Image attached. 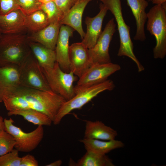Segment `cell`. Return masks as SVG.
<instances>
[{"label": "cell", "instance_id": "cell-20", "mask_svg": "<svg viewBox=\"0 0 166 166\" xmlns=\"http://www.w3.org/2000/svg\"><path fill=\"white\" fill-rule=\"evenodd\" d=\"M84 145L86 151L105 155L111 151L124 147L122 141L114 139L104 141L97 139L84 138L80 140Z\"/></svg>", "mask_w": 166, "mask_h": 166}, {"label": "cell", "instance_id": "cell-25", "mask_svg": "<svg viewBox=\"0 0 166 166\" xmlns=\"http://www.w3.org/2000/svg\"><path fill=\"white\" fill-rule=\"evenodd\" d=\"M16 141L14 137L6 131H0V156L11 151Z\"/></svg>", "mask_w": 166, "mask_h": 166}, {"label": "cell", "instance_id": "cell-22", "mask_svg": "<svg viewBox=\"0 0 166 166\" xmlns=\"http://www.w3.org/2000/svg\"><path fill=\"white\" fill-rule=\"evenodd\" d=\"M7 115L9 116H21L28 121L38 126H50L53 123L52 121L46 115L34 109H23L8 111Z\"/></svg>", "mask_w": 166, "mask_h": 166}, {"label": "cell", "instance_id": "cell-8", "mask_svg": "<svg viewBox=\"0 0 166 166\" xmlns=\"http://www.w3.org/2000/svg\"><path fill=\"white\" fill-rule=\"evenodd\" d=\"M19 66L20 85L51 91L42 67L32 53Z\"/></svg>", "mask_w": 166, "mask_h": 166}, {"label": "cell", "instance_id": "cell-12", "mask_svg": "<svg viewBox=\"0 0 166 166\" xmlns=\"http://www.w3.org/2000/svg\"><path fill=\"white\" fill-rule=\"evenodd\" d=\"M74 30L69 26L61 25L55 49L56 61L61 69L66 73L70 72L69 39L73 35Z\"/></svg>", "mask_w": 166, "mask_h": 166}, {"label": "cell", "instance_id": "cell-21", "mask_svg": "<svg viewBox=\"0 0 166 166\" xmlns=\"http://www.w3.org/2000/svg\"><path fill=\"white\" fill-rule=\"evenodd\" d=\"M29 45L32 53L42 68L53 67L56 62L55 50L34 42L29 41Z\"/></svg>", "mask_w": 166, "mask_h": 166}, {"label": "cell", "instance_id": "cell-39", "mask_svg": "<svg viewBox=\"0 0 166 166\" xmlns=\"http://www.w3.org/2000/svg\"></svg>", "mask_w": 166, "mask_h": 166}, {"label": "cell", "instance_id": "cell-1", "mask_svg": "<svg viewBox=\"0 0 166 166\" xmlns=\"http://www.w3.org/2000/svg\"><path fill=\"white\" fill-rule=\"evenodd\" d=\"M66 100L52 91H43L21 85L13 88L2 100L8 111L32 109L41 112L54 120Z\"/></svg>", "mask_w": 166, "mask_h": 166}, {"label": "cell", "instance_id": "cell-29", "mask_svg": "<svg viewBox=\"0 0 166 166\" xmlns=\"http://www.w3.org/2000/svg\"><path fill=\"white\" fill-rule=\"evenodd\" d=\"M20 9L17 0H0V14H5Z\"/></svg>", "mask_w": 166, "mask_h": 166}, {"label": "cell", "instance_id": "cell-4", "mask_svg": "<svg viewBox=\"0 0 166 166\" xmlns=\"http://www.w3.org/2000/svg\"><path fill=\"white\" fill-rule=\"evenodd\" d=\"M99 0L114 15L117 23L120 39V46L117 56L129 57L136 63L139 72L143 71L144 69V67L133 52V45L130 35V27L124 20L121 0Z\"/></svg>", "mask_w": 166, "mask_h": 166}, {"label": "cell", "instance_id": "cell-16", "mask_svg": "<svg viewBox=\"0 0 166 166\" xmlns=\"http://www.w3.org/2000/svg\"><path fill=\"white\" fill-rule=\"evenodd\" d=\"M20 85L19 66L10 64L0 67V102L10 90Z\"/></svg>", "mask_w": 166, "mask_h": 166}, {"label": "cell", "instance_id": "cell-6", "mask_svg": "<svg viewBox=\"0 0 166 166\" xmlns=\"http://www.w3.org/2000/svg\"><path fill=\"white\" fill-rule=\"evenodd\" d=\"M42 68L51 91L66 101L74 97L73 84L78 80L77 76L71 72L66 73L63 71L57 61L52 68Z\"/></svg>", "mask_w": 166, "mask_h": 166}, {"label": "cell", "instance_id": "cell-15", "mask_svg": "<svg viewBox=\"0 0 166 166\" xmlns=\"http://www.w3.org/2000/svg\"><path fill=\"white\" fill-rule=\"evenodd\" d=\"M61 25L60 20L52 21L43 29L27 35L29 41L40 43L55 50Z\"/></svg>", "mask_w": 166, "mask_h": 166}, {"label": "cell", "instance_id": "cell-10", "mask_svg": "<svg viewBox=\"0 0 166 166\" xmlns=\"http://www.w3.org/2000/svg\"><path fill=\"white\" fill-rule=\"evenodd\" d=\"M121 69L120 65L112 62L92 64L79 78L76 85L87 87L102 82Z\"/></svg>", "mask_w": 166, "mask_h": 166}, {"label": "cell", "instance_id": "cell-19", "mask_svg": "<svg viewBox=\"0 0 166 166\" xmlns=\"http://www.w3.org/2000/svg\"><path fill=\"white\" fill-rule=\"evenodd\" d=\"M117 135L116 130L101 121H86L84 138L109 140L114 139Z\"/></svg>", "mask_w": 166, "mask_h": 166}, {"label": "cell", "instance_id": "cell-14", "mask_svg": "<svg viewBox=\"0 0 166 166\" xmlns=\"http://www.w3.org/2000/svg\"><path fill=\"white\" fill-rule=\"evenodd\" d=\"M26 15L20 9L0 14V30L2 34L26 33Z\"/></svg>", "mask_w": 166, "mask_h": 166}, {"label": "cell", "instance_id": "cell-38", "mask_svg": "<svg viewBox=\"0 0 166 166\" xmlns=\"http://www.w3.org/2000/svg\"><path fill=\"white\" fill-rule=\"evenodd\" d=\"M54 0H53V1H54Z\"/></svg>", "mask_w": 166, "mask_h": 166}, {"label": "cell", "instance_id": "cell-24", "mask_svg": "<svg viewBox=\"0 0 166 166\" xmlns=\"http://www.w3.org/2000/svg\"><path fill=\"white\" fill-rule=\"evenodd\" d=\"M76 166H114L112 160L105 155L87 152L74 164Z\"/></svg>", "mask_w": 166, "mask_h": 166}, {"label": "cell", "instance_id": "cell-35", "mask_svg": "<svg viewBox=\"0 0 166 166\" xmlns=\"http://www.w3.org/2000/svg\"><path fill=\"white\" fill-rule=\"evenodd\" d=\"M39 1L42 3L44 4L47 3L50 1H53V0H38Z\"/></svg>", "mask_w": 166, "mask_h": 166}, {"label": "cell", "instance_id": "cell-3", "mask_svg": "<svg viewBox=\"0 0 166 166\" xmlns=\"http://www.w3.org/2000/svg\"><path fill=\"white\" fill-rule=\"evenodd\" d=\"M115 87L111 80L87 87L74 86L75 95L70 99L66 101L61 105L53 123L59 124L62 118L72 111L81 108L101 93L105 91H111Z\"/></svg>", "mask_w": 166, "mask_h": 166}, {"label": "cell", "instance_id": "cell-36", "mask_svg": "<svg viewBox=\"0 0 166 166\" xmlns=\"http://www.w3.org/2000/svg\"><path fill=\"white\" fill-rule=\"evenodd\" d=\"M2 33H1V31L0 30V38H1V37L2 36Z\"/></svg>", "mask_w": 166, "mask_h": 166}, {"label": "cell", "instance_id": "cell-7", "mask_svg": "<svg viewBox=\"0 0 166 166\" xmlns=\"http://www.w3.org/2000/svg\"><path fill=\"white\" fill-rule=\"evenodd\" d=\"M5 131L11 134L16 141L14 148L19 152H29L35 149L43 138L44 130L43 126L39 125L29 132L23 131L19 127L13 124V119H4Z\"/></svg>", "mask_w": 166, "mask_h": 166}, {"label": "cell", "instance_id": "cell-30", "mask_svg": "<svg viewBox=\"0 0 166 166\" xmlns=\"http://www.w3.org/2000/svg\"><path fill=\"white\" fill-rule=\"evenodd\" d=\"M78 0H54L53 1L62 17L68 11Z\"/></svg>", "mask_w": 166, "mask_h": 166}, {"label": "cell", "instance_id": "cell-13", "mask_svg": "<svg viewBox=\"0 0 166 166\" xmlns=\"http://www.w3.org/2000/svg\"><path fill=\"white\" fill-rule=\"evenodd\" d=\"M99 8V12L95 16H87L85 19L87 31L81 42L88 49L94 46L102 32L103 20L108 10L102 3L100 4Z\"/></svg>", "mask_w": 166, "mask_h": 166}, {"label": "cell", "instance_id": "cell-34", "mask_svg": "<svg viewBox=\"0 0 166 166\" xmlns=\"http://www.w3.org/2000/svg\"><path fill=\"white\" fill-rule=\"evenodd\" d=\"M152 3L155 5H161L164 2H166V0H151Z\"/></svg>", "mask_w": 166, "mask_h": 166}, {"label": "cell", "instance_id": "cell-11", "mask_svg": "<svg viewBox=\"0 0 166 166\" xmlns=\"http://www.w3.org/2000/svg\"><path fill=\"white\" fill-rule=\"evenodd\" d=\"M70 72L79 78L91 65L88 49L81 42L69 46Z\"/></svg>", "mask_w": 166, "mask_h": 166}, {"label": "cell", "instance_id": "cell-9", "mask_svg": "<svg viewBox=\"0 0 166 166\" xmlns=\"http://www.w3.org/2000/svg\"><path fill=\"white\" fill-rule=\"evenodd\" d=\"M114 21L113 18L109 20L95 45L93 47L88 49L91 65L111 62L109 53V47L113 35L116 31V25Z\"/></svg>", "mask_w": 166, "mask_h": 166}, {"label": "cell", "instance_id": "cell-32", "mask_svg": "<svg viewBox=\"0 0 166 166\" xmlns=\"http://www.w3.org/2000/svg\"><path fill=\"white\" fill-rule=\"evenodd\" d=\"M62 164V161L61 160H57L49 164L46 165V166H60Z\"/></svg>", "mask_w": 166, "mask_h": 166}, {"label": "cell", "instance_id": "cell-27", "mask_svg": "<svg viewBox=\"0 0 166 166\" xmlns=\"http://www.w3.org/2000/svg\"><path fill=\"white\" fill-rule=\"evenodd\" d=\"M16 149L0 156V166H20L21 157Z\"/></svg>", "mask_w": 166, "mask_h": 166}, {"label": "cell", "instance_id": "cell-31", "mask_svg": "<svg viewBox=\"0 0 166 166\" xmlns=\"http://www.w3.org/2000/svg\"><path fill=\"white\" fill-rule=\"evenodd\" d=\"M38 162L35 157L30 154H27L21 157L20 166H38Z\"/></svg>", "mask_w": 166, "mask_h": 166}, {"label": "cell", "instance_id": "cell-33", "mask_svg": "<svg viewBox=\"0 0 166 166\" xmlns=\"http://www.w3.org/2000/svg\"><path fill=\"white\" fill-rule=\"evenodd\" d=\"M5 131V125L3 117L0 116V131Z\"/></svg>", "mask_w": 166, "mask_h": 166}, {"label": "cell", "instance_id": "cell-26", "mask_svg": "<svg viewBox=\"0 0 166 166\" xmlns=\"http://www.w3.org/2000/svg\"><path fill=\"white\" fill-rule=\"evenodd\" d=\"M39 10L45 14L50 22L57 20L61 21L62 18L57 7L53 1L42 4Z\"/></svg>", "mask_w": 166, "mask_h": 166}, {"label": "cell", "instance_id": "cell-28", "mask_svg": "<svg viewBox=\"0 0 166 166\" xmlns=\"http://www.w3.org/2000/svg\"><path fill=\"white\" fill-rule=\"evenodd\" d=\"M21 10L26 15L39 10L42 3L38 0H17Z\"/></svg>", "mask_w": 166, "mask_h": 166}, {"label": "cell", "instance_id": "cell-17", "mask_svg": "<svg viewBox=\"0 0 166 166\" xmlns=\"http://www.w3.org/2000/svg\"><path fill=\"white\" fill-rule=\"evenodd\" d=\"M92 0H78L60 21L61 25L69 26L76 30L82 39L85 35L82 25V16L87 5Z\"/></svg>", "mask_w": 166, "mask_h": 166}, {"label": "cell", "instance_id": "cell-23", "mask_svg": "<svg viewBox=\"0 0 166 166\" xmlns=\"http://www.w3.org/2000/svg\"><path fill=\"white\" fill-rule=\"evenodd\" d=\"M50 23L45 14L40 10L26 16V25L27 30L31 33L43 29Z\"/></svg>", "mask_w": 166, "mask_h": 166}, {"label": "cell", "instance_id": "cell-37", "mask_svg": "<svg viewBox=\"0 0 166 166\" xmlns=\"http://www.w3.org/2000/svg\"><path fill=\"white\" fill-rule=\"evenodd\" d=\"M148 2H151V0H148Z\"/></svg>", "mask_w": 166, "mask_h": 166}, {"label": "cell", "instance_id": "cell-2", "mask_svg": "<svg viewBox=\"0 0 166 166\" xmlns=\"http://www.w3.org/2000/svg\"><path fill=\"white\" fill-rule=\"evenodd\" d=\"M29 42L26 33L2 34L0 38V67L21 65L32 53Z\"/></svg>", "mask_w": 166, "mask_h": 166}, {"label": "cell", "instance_id": "cell-18", "mask_svg": "<svg viewBox=\"0 0 166 166\" xmlns=\"http://www.w3.org/2000/svg\"><path fill=\"white\" fill-rule=\"evenodd\" d=\"M126 1L136 21V30L133 38L135 40L144 41L146 38L144 27L147 16L145 10L148 6V2L146 0Z\"/></svg>", "mask_w": 166, "mask_h": 166}, {"label": "cell", "instance_id": "cell-5", "mask_svg": "<svg viewBox=\"0 0 166 166\" xmlns=\"http://www.w3.org/2000/svg\"><path fill=\"white\" fill-rule=\"evenodd\" d=\"M166 11L161 5H155L147 13V30L156 41L153 49L156 59H163L166 55Z\"/></svg>", "mask_w": 166, "mask_h": 166}]
</instances>
